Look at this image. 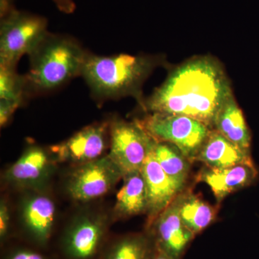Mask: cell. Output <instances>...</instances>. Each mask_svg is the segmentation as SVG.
Returning a JSON list of instances; mask_svg holds the SVG:
<instances>
[{"label": "cell", "instance_id": "obj_18", "mask_svg": "<svg viewBox=\"0 0 259 259\" xmlns=\"http://www.w3.org/2000/svg\"><path fill=\"white\" fill-rule=\"evenodd\" d=\"M178 203L182 221L195 235L204 231L215 218V209L198 196L182 192L178 196Z\"/></svg>", "mask_w": 259, "mask_h": 259}, {"label": "cell", "instance_id": "obj_14", "mask_svg": "<svg viewBox=\"0 0 259 259\" xmlns=\"http://www.w3.org/2000/svg\"><path fill=\"white\" fill-rule=\"evenodd\" d=\"M213 129L238 147L250 151L251 141L250 131L234 97H231L226 102L218 113Z\"/></svg>", "mask_w": 259, "mask_h": 259}, {"label": "cell", "instance_id": "obj_7", "mask_svg": "<svg viewBox=\"0 0 259 259\" xmlns=\"http://www.w3.org/2000/svg\"><path fill=\"white\" fill-rule=\"evenodd\" d=\"M122 177L119 167L107 155L80 164L70 175L66 190L71 198L88 202L107 193Z\"/></svg>", "mask_w": 259, "mask_h": 259}, {"label": "cell", "instance_id": "obj_10", "mask_svg": "<svg viewBox=\"0 0 259 259\" xmlns=\"http://www.w3.org/2000/svg\"><path fill=\"white\" fill-rule=\"evenodd\" d=\"M157 248L175 259H180L195 234L182 221L178 197L153 223Z\"/></svg>", "mask_w": 259, "mask_h": 259}, {"label": "cell", "instance_id": "obj_2", "mask_svg": "<svg viewBox=\"0 0 259 259\" xmlns=\"http://www.w3.org/2000/svg\"><path fill=\"white\" fill-rule=\"evenodd\" d=\"M88 54L72 37L48 32L28 55L27 95L54 91L81 76Z\"/></svg>", "mask_w": 259, "mask_h": 259}, {"label": "cell", "instance_id": "obj_13", "mask_svg": "<svg viewBox=\"0 0 259 259\" xmlns=\"http://www.w3.org/2000/svg\"><path fill=\"white\" fill-rule=\"evenodd\" d=\"M194 161L211 168H228L238 165L253 164L250 151H245L212 129Z\"/></svg>", "mask_w": 259, "mask_h": 259}, {"label": "cell", "instance_id": "obj_8", "mask_svg": "<svg viewBox=\"0 0 259 259\" xmlns=\"http://www.w3.org/2000/svg\"><path fill=\"white\" fill-rule=\"evenodd\" d=\"M110 142V123L100 122L83 127L51 151L60 161L83 163L100 158Z\"/></svg>", "mask_w": 259, "mask_h": 259}, {"label": "cell", "instance_id": "obj_21", "mask_svg": "<svg viewBox=\"0 0 259 259\" xmlns=\"http://www.w3.org/2000/svg\"><path fill=\"white\" fill-rule=\"evenodd\" d=\"M149 253L147 240L143 236H132L116 246L110 259H148Z\"/></svg>", "mask_w": 259, "mask_h": 259}, {"label": "cell", "instance_id": "obj_22", "mask_svg": "<svg viewBox=\"0 0 259 259\" xmlns=\"http://www.w3.org/2000/svg\"><path fill=\"white\" fill-rule=\"evenodd\" d=\"M20 105V104L17 102L0 100V125L2 127L9 122L15 110Z\"/></svg>", "mask_w": 259, "mask_h": 259}, {"label": "cell", "instance_id": "obj_15", "mask_svg": "<svg viewBox=\"0 0 259 259\" xmlns=\"http://www.w3.org/2000/svg\"><path fill=\"white\" fill-rule=\"evenodd\" d=\"M55 215V204L47 196L36 194L24 201L22 208L24 223L40 239H46L50 235Z\"/></svg>", "mask_w": 259, "mask_h": 259}, {"label": "cell", "instance_id": "obj_17", "mask_svg": "<svg viewBox=\"0 0 259 259\" xmlns=\"http://www.w3.org/2000/svg\"><path fill=\"white\" fill-rule=\"evenodd\" d=\"M101 218L82 217L78 220L69 235V249L74 256L86 258L96 250L103 232Z\"/></svg>", "mask_w": 259, "mask_h": 259}, {"label": "cell", "instance_id": "obj_16", "mask_svg": "<svg viewBox=\"0 0 259 259\" xmlns=\"http://www.w3.org/2000/svg\"><path fill=\"white\" fill-rule=\"evenodd\" d=\"M124 182L116 197L115 212L125 218L146 212L147 191L142 172L138 171L124 177Z\"/></svg>", "mask_w": 259, "mask_h": 259}, {"label": "cell", "instance_id": "obj_6", "mask_svg": "<svg viewBox=\"0 0 259 259\" xmlns=\"http://www.w3.org/2000/svg\"><path fill=\"white\" fill-rule=\"evenodd\" d=\"M156 143L139 121H112L110 122V150L107 155L119 167L124 177L141 171Z\"/></svg>", "mask_w": 259, "mask_h": 259}, {"label": "cell", "instance_id": "obj_3", "mask_svg": "<svg viewBox=\"0 0 259 259\" xmlns=\"http://www.w3.org/2000/svg\"><path fill=\"white\" fill-rule=\"evenodd\" d=\"M157 63L154 59L145 56L88 54L81 76L97 101L127 96L141 98L143 83Z\"/></svg>", "mask_w": 259, "mask_h": 259}, {"label": "cell", "instance_id": "obj_4", "mask_svg": "<svg viewBox=\"0 0 259 259\" xmlns=\"http://www.w3.org/2000/svg\"><path fill=\"white\" fill-rule=\"evenodd\" d=\"M139 122L155 141L174 145L191 162L212 130L187 116L159 112H150Z\"/></svg>", "mask_w": 259, "mask_h": 259}, {"label": "cell", "instance_id": "obj_20", "mask_svg": "<svg viewBox=\"0 0 259 259\" xmlns=\"http://www.w3.org/2000/svg\"><path fill=\"white\" fill-rule=\"evenodd\" d=\"M27 96L25 75L18 74L15 67L0 66V100L21 105Z\"/></svg>", "mask_w": 259, "mask_h": 259}, {"label": "cell", "instance_id": "obj_27", "mask_svg": "<svg viewBox=\"0 0 259 259\" xmlns=\"http://www.w3.org/2000/svg\"><path fill=\"white\" fill-rule=\"evenodd\" d=\"M151 259H175L173 258H171V256H169V255H167L166 253H163V251H161V250H160L159 249H158L157 248V251H156V253H155V255H153L152 258Z\"/></svg>", "mask_w": 259, "mask_h": 259}, {"label": "cell", "instance_id": "obj_9", "mask_svg": "<svg viewBox=\"0 0 259 259\" xmlns=\"http://www.w3.org/2000/svg\"><path fill=\"white\" fill-rule=\"evenodd\" d=\"M153 150L145 161L141 170L147 191L146 212L148 214V226H152L159 214L174 202L184 190L162 169L155 158Z\"/></svg>", "mask_w": 259, "mask_h": 259}, {"label": "cell", "instance_id": "obj_24", "mask_svg": "<svg viewBox=\"0 0 259 259\" xmlns=\"http://www.w3.org/2000/svg\"><path fill=\"white\" fill-rule=\"evenodd\" d=\"M58 9L66 14H71L76 9L74 0H52Z\"/></svg>", "mask_w": 259, "mask_h": 259}, {"label": "cell", "instance_id": "obj_1", "mask_svg": "<svg viewBox=\"0 0 259 259\" xmlns=\"http://www.w3.org/2000/svg\"><path fill=\"white\" fill-rule=\"evenodd\" d=\"M233 96L221 64L201 57L175 69L141 105L149 113L185 115L213 129L218 113Z\"/></svg>", "mask_w": 259, "mask_h": 259}, {"label": "cell", "instance_id": "obj_19", "mask_svg": "<svg viewBox=\"0 0 259 259\" xmlns=\"http://www.w3.org/2000/svg\"><path fill=\"white\" fill-rule=\"evenodd\" d=\"M153 151L165 173L180 187L185 188L192 162L176 146L168 143L156 141Z\"/></svg>", "mask_w": 259, "mask_h": 259}, {"label": "cell", "instance_id": "obj_12", "mask_svg": "<svg viewBox=\"0 0 259 259\" xmlns=\"http://www.w3.org/2000/svg\"><path fill=\"white\" fill-rule=\"evenodd\" d=\"M54 160L39 146L28 148L6 173L8 182L21 187H32L44 183L52 171Z\"/></svg>", "mask_w": 259, "mask_h": 259}, {"label": "cell", "instance_id": "obj_11", "mask_svg": "<svg viewBox=\"0 0 259 259\" xmlns=\"http://www.w3.org/2000/svg\"><path fill=\"white\" fill-rule=\"evenodd\" d=\"M254 164L238 165L228 168L207 166L199 172L197 180L209 186L218 202L228 194L251 185L257 178Z\"/></svg>", "mask_w": 259, "mask_h": 259}, {"label": "cell", "instance_id": "obj_26", "mask_svg": "<svg viewBox=\"0 0 259 259\" xmlns=\"http://www.w3.org/2000/svg\"><path fill=\"white\" fill-rule=\"evenodd\" d=\"M12 259H44V258L37 253L25 251L17 253Z\"/></svg>", "mask_w": 259, "mask_h": 259}, {"label": "cell", "instance_id": "obj_23", "mask_svg": "<svg viewBox=\"0 0 259 259\" xmlns=\"http://www.w3.org/2000/svg\"><path fill=\"white\" fill-rule=\"evenodd\" d=\"M10 223V212L8 205L2 201L0 204V235L4 236L8 231Z\"/></svg>", "mask_w": 259, "mask_h": 259}, {"label": "cell", "instance_id": "obj_5", "mask_svg": "<svg viewBox=\"0 0 259 259\" xmlns=\"http://www.w3.org/2000/svg\"><path fill=\"white\" fill-rule=\"evenodd\" d=\"M47 27L44 17L16 9L1 19L0 66L16 67L47 35Z\"/></svg>", "mask_w": 259, "mask_h": 259}, {"label": "cell", "instance_id": "obj_25", "mask_svg": "<svg viewBox=\"0 0 259 259\" xmlns=\"http://www.w3.org/2000/svg\"><path fill=\"white\" fill-rule=\"evenodd\" d=\"M14 10H15V8L13 4V0H1L0 1L1 19L4 18Z\"/></svg>", "mask_w": 259, "mask_h": 259}]
</instances>
